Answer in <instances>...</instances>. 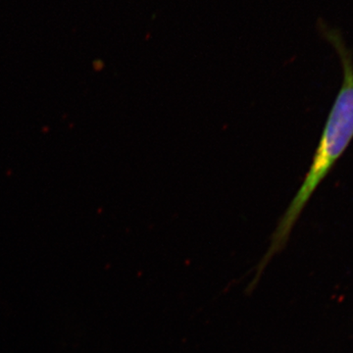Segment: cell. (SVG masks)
<instances>
[{"label": "cell", "instance_id": "obj_1", "mask_svg": "<svg viewBox=\"0 0 353 353\" xmlns=\"http://www.w3.org/2000/svg\"><path fill=\"white\" fill-rule=\"evenodd\" d=\"M343 68L340 92L329 114L307 175L281 218L272 240L268 257L283 248L306 204L328 176L353 139V63L343 46L336 41Z\"/></svg>", "mask_w": 353, "mask_h": 353}]
</instances>
